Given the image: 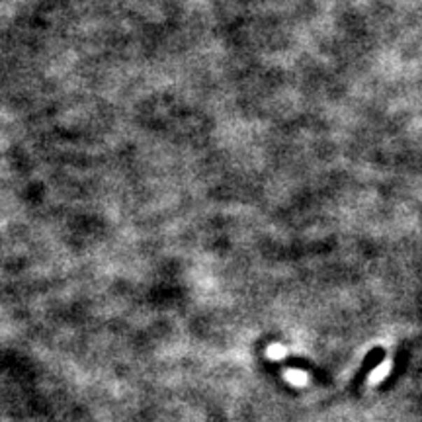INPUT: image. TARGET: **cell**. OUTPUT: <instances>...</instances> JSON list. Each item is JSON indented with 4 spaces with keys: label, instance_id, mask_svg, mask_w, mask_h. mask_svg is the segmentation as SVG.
<instances>
[{
    "label": "cell",
    "instance_id": "6da1fadb",
    "mask_svg": "<svg viewBox=\"0 0 422 422\" xmlns=\"http://www.w3.org/2000/svg\"><path fill=\"white\" fill-rule=\"evenodd\" d=\"M286 379L293 385H307V381H309L307 374L301 372V370H288L286 372Z\"/></svg>",
    "mask_w": 422,
    "mask_h": 422
},
{
    "label": "cell",
    "instance_id": "7a4b0ae2",
    "mask_svg": "<svg viewBox=\"0 0 422 422\" xmlns=\"http://www.w3.org/2000/svg\"><path fill=\"white\" fill-rule=\"evenodd\" d=\"M268 356L272 358V360H281V358L286 356V348L281 346V344H272V346L268 348Z\"/></svg>",
    "mask_w": 422,
    "mask_h": 422
}]
</instances>
